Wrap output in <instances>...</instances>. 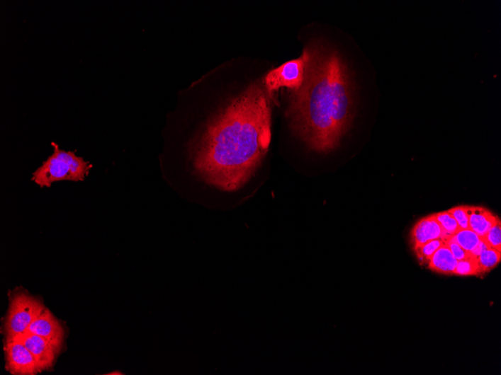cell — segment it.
<instances>
[{"instance_id": "cell-13", "label": "cell", "mask_w": 501, "mask_h": 375, "mask_svg": "<svg viewBox=\"0 0 501 375\" xmlns=\"http://www.w3.org/2000/svg\"><path fill=\"white\" fill-rule=\"evenodd\" d=\"M480 274L490 272L496 267L501 260V252L489 248L477 257Z\"/></svg>"}, {"instance_id": "cell-18", "label": "cell", "mask_w": 501, "mask_h": 375, "mask_svg": "<svg viewBox=\"0 0 501 375\" xmlns=\"http://www.w3.org/2000/svg\"><path fill=\"white\" fill-rule=\"evenodd\" d=\"M455 218L459 228L462 229H470L469 219L466 205L454 207L447 211Z\"/></svg>"}, {"instance_id": "cell-7", "label": "cell", "mask_w": 501, "mask_h": 375, "mask_svg": "<svg viewBox=\"0 0 501 375\" xmlns=\"http://www.w3.org/2000/svg\"><path fill=\"white\" fill-rule=\"evenodd\" d=\"M16 339L19 340L29 349L41 371L52 368L60 352L54 344L40 335L28 332Z\"/></svg>"}, {"instance_id": "cell-12", "label": "cell", "mask_w": 501, "mask_h": 375, "mask_svg": "<svg viewBox=\"0 0 501 375\" xmlns=\"http://www.w3.org/2000/svg\"><path fill=\"white\" fill-rule=\"evenodd\" d=\"M434 216L441 227L444 242L454 237L461 230L455 218L448 212L434 214Z\"/></svg>"}, {"instance_id": "cell-8", "label": "cell", "mask_w": 501, "mask_h": 375, "mask_svg": "<svg viewBox=\"0 0 501 375\" xmlns=\"http://www.w3.org/2000/svg\"><path fill=\"white\" fill-rule=\"evenodd\" d=\"M28 332L46 339L60 351L65 333L58 320L48 309L45 308L44 311L33 321Z\"/></svg>"}, {"instance_id": "cell-9", "label": "cell", "mask_w": 501, "mask_h": 375, "mask_svg": "<svg viewBox=\"0 0 501 375\" xmlns=\"http://www.w3.org/2000/svg\"><path fill=\"white\" fill-rule=\"evenodd\" d=\"M441 227L435 218L434 214L423 217L411 230L410 239L413 248L429 241L442 239Z\"/></svg>"}, {"instance_id": "cell-6", "label": "cell", "mask_w": 501, "mask_h": 375, "mask_svg": "<svg viewBox=\"0 0 501 375\" xmlns=\"http://www.w3.org/2000/svg\"><path fill=\"white\" fill-rule=\"evenodd\" d=\"M6 369L14 375H35L41 373L29 349L19 340L6 339L4 345Z\"/></svg>"}, {"instance_id": "cell-10", "label": "cell", "mask_w": 501, "mask_h": 375, "mask_svg": "<svg viewBox=\"0 0 501 375\" xmlns=\"http://www.w3.org/2000/svg\"><path fill=\"white\" fill-rule=\"evenodd\" d=\"M470 229L483 238L495 225L498 217L481 206H466Z\"/></svg>"}, {"instance_id": "cell-19", "label": "cell", "mask_w": 501, "mask_h": 375, "mask_svg": "<svg viewBox=\"0 0 501 375\" xmlns=\"http://www.w3.org/2000/svg\"><path fill=\"white\" fill-rule=\"evenodd\" d=\"M444 243H446L448 248L451 250L458 262L465 260V258H468L471 255L470 253L460 247V246L454 240H453L452 238H449Z\"/></svg>"}, {"instance_id": "cell-2", "label": "cell", "mask_w": 501, "mask_h": 375, "mask_svg": "<svg viewBox=\"0 0 501 375\" xmlns=\"http://www.w3.org/2000/svg\"><path fill=\"white\" fill-rule=\"evenodd\" d=\"M305 80L292 91L287 110L293 131L311 150L337 149L355 116V90L348 64L339 52L322 42L304 50Z\"/></svg>"}, {"instance_id": "cell-5", "label": "cell", "mask_w": 501, "mask_h": 375, "mask_svg": "<svg viewBox=\"0 0 501 375\" xmlns=\"http://www.w3.org/2000/svg\"><path fill=\"white\" fill-rule=\"evenodd\" d=\"M305 69L306 56L303 52L300 58L287 62L266 75L264 81L266 91L269 96L281 88L296 91L303 83Z\"/></svg>"}, {"instance_id": "cell-14", "label": "cell", "mask_w": 501, "mask_h": 375, "mask_svg": "<svg viewBox=\"0 0 501 375\" xmlns=\"http://www.w3.org/2000/svg\"><path fill=\"white\" fill-rule=\"evenodd\" d=\"M462 248L471 253L482 241V238L471 229H462L452 237Z\"/></svg>"}, {"instance_id": "cell-3", "label": "cell", "mask_w": 501, "mask_h": 375, "mask_svg": "<svg viewBox=\"0 0 501 375\" xmlns=\"http://www.w3.org/2000/svg\"><path fill=\"white\" fill-rule=\"evenodd\" d=\"M52 146L53 154L33 174V182L42 188L63 180L84 182L93 166L74 152L61 149L55 142Z\"/></svg>"}, {"instance_id": "cell-20", "label": "cell", "mask_w": 501, "mask_h": 375, "mask_svg": "<svg viewBox=\"0 0 501 375\" xmlns=\"http://www.w3.org/2000/svg\"><path fill=\"white\" fill-rule=\"evenodd\" d=\"M490 248L489 245L486 243L485 241L483 240L480 241V243L478 245V247L475 248L471 254L475 257L479 256L484 250L486 249Z\"/></svg>"}, {"instance_id": "cell-4", "label": "cell", "mask_w": 501, "mask_h": 375, "mask_svg": "<svg viewBox=\"0 0 501 375\" xmlns=\"http://www.w3.org/2000/svg\"><path fill=\"white\" fill-rule=\"evenodd\" d=\"M45 308L40 300L30 294L21 292L13 296L4 324L6 338H16L27 333Z\"/></svg>"}, {"instance_id": "cell-15", "label": "cell", "mask_w": 501, "mask_h": 375, "mask_svg": "<svg viewBox=\"0 0 501 375\" xmlns=\"http://www.w3.org/2000/svg\"><path fill=\"white\" fill-rule=\"evenodd\" d=\"M444 243V242L442 239H437L417 246V247L413 248L420 262L422 264L429 265L435 252L438 250Z\"/></svg>"}, {"instance_id": "cell-16", "label": "cell", "mask_w": 501, "mask_h": 375, "mask_svg": "<svg viewBox=\"0 0 501 375\" xmlns=\"http://www.w3.org/2000/svg\"><path fill=\"white\" fill-rule=\"evenodd\" d=\"M454 275L461 277L480 275L477 257L471 255L465 260L458 261Z\"/></svg>"}, {"instance_id": "cell-11", "label": "cell", "mask_w": 501, "mask_h": 375, "mask_svg": "<svg viewBox=\"0 0 501 375\" xmlns=\"http://www.w3.org/2000/svg\"><path fill=\"white\" fill-rule=\"evenodd\" d=\"M458 261L448 248L446 243L435 252L429 263V267L436 273L452 275L457 266Z\"/></svg>"}, {"instance_id": "cell-17", "label": "cell", "mask_w": 501, "mask_h": 375, "mask_svg": "<svg viewBox=\"0 0 501 375\" xmlns=\"http://www.w3.org/2000/svg\"><path fill=\"white\" fill-rule=\"evenodd\" d=\"M482 238L491 248L501 252V221L499 217L495 225Z\"/></svg>"}, {"instance_id": "cell-1", "label": "cell", "mask_w": 501, "mask_h": 375, "mask_svg": "<svg viewBox=\"0 0 501 375\" xmlns=\"http://www.w3.org/2000/svg\"><path fill=\"white\" fill-rule=\"evenodd\" d=\"M255 82L218 112L196 140L192 160L210 185L235 192L259 170L271 140V102Z\"/></svg>"}]
</instances>
